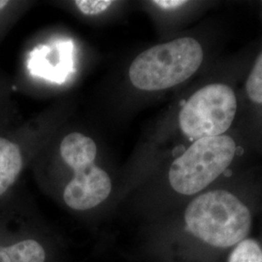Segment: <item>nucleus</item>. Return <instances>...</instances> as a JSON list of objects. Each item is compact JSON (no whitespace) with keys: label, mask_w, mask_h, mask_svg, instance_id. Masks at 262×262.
Wrapping results in <instances>:
<instances>
[{"label":"nucleus","mask_w":262,"mask_h":262,"mask_svg":"<svg viewBox=\"0 0 262 262\" xmlns=\"http://www.w3.org/2000/svg\"><path fill=\"white\" fill-rule=\"evenodd\" d=\"M184 227L199 262H221L252 231L253 214L239 194L209 188L193 197L184 212Z\"/></svg>","instance_id":"obj_1"},{"label":"nucleus","mask_w":262,"mask_h":262,"mask_svg":"<svg viewBox=\"0 0 262 262\" xmlns=\"http://www.w3.org/2000/svg\"><path fill=\"white\" fill-rule=\"evenodd\" d=\"M204 51L193 37H181L142 52L131 62V84L145 92L168 90L186 82L202 66Z\"/></svg>","instance_id":"obj_2"},{"label":"nucleus","mask_w":262,"mask_h":262,"mask_svg":"<svg viewBox=\"0 0 262 262\" xmlns=\"http://www.w3.org/2000/svg\"><path fill=\"white\" fill-rule=\"evenodd\" d=\"M236 154V142L227 134L194 141L170 165L169 185L178 194L196 196L225 174Z\"/></svg>","instance_id":"obj_3"},{"label":"nucleus","mask_w":262,"mask_h":262,"mask_svg":"<svg viewBox=\"0 0 262 262\" xmlns=\"http://www.w3.org/2000/svg\"><path fill=\"white\" fill-rule=\"evenodd\" d=\"M59 150L63 161L74 171L63 192L66 205L84 211L104 202L111 193L112 182L108 173L94 163L97 146L94 139L83 133H69L61 141Z\"/></svg>","instance_id":"obj_4"},{"label":"nucleus","mask_w":262,"mask_h":262,"mask_svg":"<svg viewBox=\"0 0 262 262\" xmlns=\"http://www.w3.org/2000/svg\"><path fill=\"white\" fill-rule=\"evenodd\" d=\"M238 100L224 83L203 85L191 94L179 113V126L189 140L225 135L234 122Z\"/></svg>","instance_id":"obj_5"},{"label":"nucleus","mask_w":262,"mask_h":262,"mask_svg":"<svg viewBox=\"0 0 262 262\" xmlns=\"http://www.w3.org/2000/svg\"><path fill=\"white\" fill-rule=\"evenodd\" d=\"M23 167V157L19 146L0 137V195L19 177Z\"/></svg>","instance_id":"obj_6"},{"label":"nucleus","mask_w":262,"mask_h":262,"mask_svg":"<svg viewBox=\"0 0 262 262\" xmlns=\"http://www.w3.org/2000/svg\"><path fill=\"white\" fill-rule=\"evenodd\" d=\"M12 262H45L46 254L43 247L34 240H25L6 247Z\"/></svg>","instance_id":"obj_7"},{"label":"nucleus","mask_w":262,"mask_h":262,"mask_svg":"<svg viewBox=\"0 0 262 262\" xmlns=\"http://www.w3.org/2000/svg\"><path fill=\"white\" fill-rule=\"evenodd\" d=\"M225 262H262V246L253 238H246L228 253Z\"/></svg>","instance_id":"obj_8"},{"label":"nucleus","mask_w":262,"mask_h":262,"mask_svg":"<svg viewBox=\"0 0 262 262\" xmlns=\"http://www.w3.org/2000/svg\"><path fill=\"white\" fill-rule=\"evenodd\" d=\"M245 90L253 103L262 105V52L256 57L247 78Z\"/></svg>","instance_id":"obj_9"},{"label":"nucleus","mask_w":262,"mask_h":262,"mask_svg":"<svg viewBox=\"0 0 262 262\" xmlns=\"http://www.w3.org/2000/svg\"><path fill=\"white\" fill-rule=\"evenodd\" d=\"M112 0H76L75 5L84 15H97L103 13L112 5Z\"/></svg>","instance_id":"obj_10"},{"label":"nucleus","mask_w":262,"mask_h":262,"mask_svg":"<svg viewBox=\"0 0 262 262\" xmlns=\"http://www.w3.org/2000/svg\"><path fill=\"white\" fill-rule=\"evenodd\" d=\"M152 3L160 8L163 9H175L183 6L184 4L187 3V1L183 0H156L152 1Z\"/></svg>","instance_id":"obj_11"},{"label":"nucleus","mask_w":262,"mask_h":262,"mask_svg":"<svg viewBox=\"0 0 262 262\" xmlns=\"http://www.w3.org/2000/svg\"><path fill=\"white\" fill-rule=\"evenodd\" d=\"M0 262H12L6 252V247H0Z\"/></svg>","instance_id":"obj_12"},{"label":"nucleus","mask_w":262,"mask_h":262,"mask_svg":"<svg viewBox=\"0 0 262 262\" xmlns=\"http://www.w3.org/2000/svg\"><path fill=\"white\" fill-rule=\"evenodd\" d=\"M9 2L8 1H4V0H0V10L3 9L5 6H7Z\"/></svg>","instance_id":"obj_13"}]
</instances>
